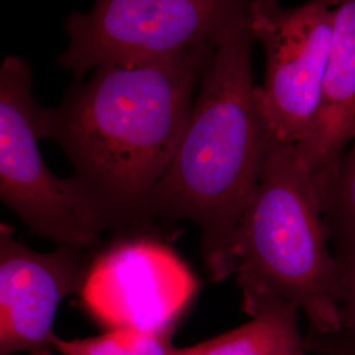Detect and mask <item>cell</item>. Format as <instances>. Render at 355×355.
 <instances>
[{
    "mask_svg": "<svg viewBox=\"0 0 355 355\" xmlns=\"http://www.w3.org/2000/svg\"><path fill=\"white\" fill-rule=\"evenodd\" d=\"M216 46L102 66L46 108L48 139L67 154L103 232L121 236L148 225L149 199L177 152Z\"/></svg>",
    "mask_w": 355,
    "mask_h": 355,
    "instance_id": "obj_1",
    "label": "cell"
},
{
    "mask_svg": "<svg viewBox=\"0 0 355 355\" xmlns=\"http://www.w3.org/2000/svg\"><path fill=\"white\" fill-rule=\"evenodd\" d=\"M253 42L246 21L217 44L177 152L146 207L148 224L196 225L214 282L234 272L236 230L257 190L271 140L254 83Z\"/></svg>",
    "mask_w": 355,
    "mask_h": 355,
    "instance_id": "obj_2",
    "label": "cell"
},
{
    "mask_svg": "<svg viewBox=\"0 0 355 355\" xmlns=\"http://www.w3.org/2000/svg\"><path fill=\"white\" fill-rule=\"evenodd\" d=\"M233 254L245 312L283 300L304 313L308 330L338 331L337 263L295 145L271 137L257 190L237 225Z\"/></svg>",
    "mask_w": 355,
    "mask_h": 355,
    "instance_id": "obj_3",
    "label": "cell"
},
{
    "mask_svg": "<svg viewBox=\"0 0 355 355\" xmlns=\"http://www.w3.org/2000/svg\"><path fill=\"white\" fill-rule=\"evenodd\" d=\"M46 108L32 91L26 61L8 55L0 64V203L35 234L60 245L92 250L103 228L73 177L51 173L40 141L48 139Z\"/></svg>",
    "mask_w": 355,
    "mask_h": 355,
    "instance_id": "obj_4",
    "label": "cell"
},
{
    "mask_svg": "<svg viewBox=\"0 0 355 355\" xmlns=\"http://www.w3.org/2000/svg\"><path fill=\"white\" fill-rule=\"evenodd\" d=\"M248 0H99L66 21L60 64L76 80L108 64L152 62L200 45H217L248 21Z\"/></svg>",
    "mask_w": 355,
    "mask_h": 355,
    "instance_id": "obj_5",
    "label": "cell"
},
{
    "mask_svg": "<svg viewBox=\"0 0 355 355\" xmlns=\"http://www.w3.org/2000/svg\"><path fill=\"white\" fill-rule=\"evenodd\" d=\"M337 1L284 7L249 0L248 26L265 51L258 102L270 136L297 145L311 130L329 64Z\"/></svg>",
    "mask_w": 355,
    "mask_h": 355,
    "instance_id": "obj_6",
    "label": "cell"
},
{
    "mask_svg": "<svg viewBox=\"0 0 355 355\" xmlns=\"http://www.w3.org/2000/svg\"><path fill=\"white\" fill-rule=\"evenodd\" d=\"M196 282L166 243L144 232L121 234L91 257L80 304L108 329L173 331Z\"/></svg>",
    "mask_w": 355,
    "mask_h": 355,
    "instance_id": "obj_7",
    "label": "cell"
},
{
    "mask_svg": "<svg viewBox=\"0 0 355 355\" xmlns=\"http://www.w3.org/2000/svg\"><path fill=\"white\" fill-rule=\"evenodd\" d=\"M89 252L60 245L53 253H38L0 221V355L51 347L57 311L79 291Z\"/></svg>",
    "mask_w": 355,
    "mask_h": 355,
    "instance_id": "obj_8",
    "label": "cell"
},
{
    "mask_svg": "<svg viewBox=\"0 0 355 355\" xmlns=\"http://www.w3.org/2000/svg\"><path fill=\"white\" fill-rule=\"evenodd\" d=\"M354 137L355 0H343L337 1L316 117L306 137L295 146L321 209Z\"/></svg>",
    "mask_w": 355,
    "mask_h": 355,
    "instance_id": "obj_9",
    "label": "cell"
},
{
    "mask_svg": "<svg viewBox=\"0 0 355 355\" xmlns=\"http://www.w3.org/2000/svg\"><path fill=\"white\" fill-rule=\"evenodd\" d=\"M246 313L250 320L241 327L171 355H309L296 305L267 300Z\"/></svg>",
    "mask_w": 355,
    "mask_h": 355,
    "instance_id": "obj_10",
    "label": "cell"
},
{
    "mask_svg": "<svg viewBox=\"0 0 355 355\" xmlns=\"http://www.w3.org/2000/svg\"><path fill=\"white\" fill-rule=\"evenodd\" d=\"M171 334L112 329L96 337L69 341L55 336L51 347L61 355H171L175 349Z\"/></svg>",
    "mask_w": 355,
    "mask_h": 355,
    "instance_id": "obj_11",
    "label": "cell"
},
{
    "mask_svg": "<svg viewBox=\"0 0 355 355\" xmlns=\"http://www.w3.org/2000/svg\"><path fill=\"white\" fill-rule=\"evenodd\" d=\"M321 211L333 254L355 252V137Z\"/></svg>",
    "mask_w": 355,
    "mask_h": 355,
    "instance_id": "obj_12",
    "label": "cell"
},
{
    "mask_svg": "<svg viewBox=\"0 0 355 355\" xmlns=\"http://www.w3.org/2000/svg\"><path fill=\"white\" fill-rule=\"evenodd\" d=\"M337 263L336 308L338 331L333 336L355 352V252L334 254Z\"/></svg>",
    "mask_w": 355,
    "mask_h": 355,
    "instance_id": "obj_13",
    "label": "cell"
},
{
    "mask_svg": "<svg viewBox=\"0 0 355 355\" xmlns=\"http://www.w3.org/2000/svg\"><path fill=\"white\" fill-rule=\"evenodd\" d=\"M305 345L309 355H355L354 350L340 343L333 334H318L308 330Z\"/></svg>",
    "mask_w": 355,
    "mask_h": 355,
    "instance_id": "obj_14",
    "label": "cell"
},
{
    "mask_svg": "<svg viewBox=\"0 0 355 355\" xmlns=\"http://www.w3.org/2000/svg\"><path fill=\"white\" fill-rule=\"evenodd\" d=\"M32 355H51V353L49 352V349H45V350H41V352H37Z\"/></svg>",
    "mask_w": 355,
    "mask_h": 355,
    "instance_id": "obj_15",
    "label": "cell"
}]
</instances>
